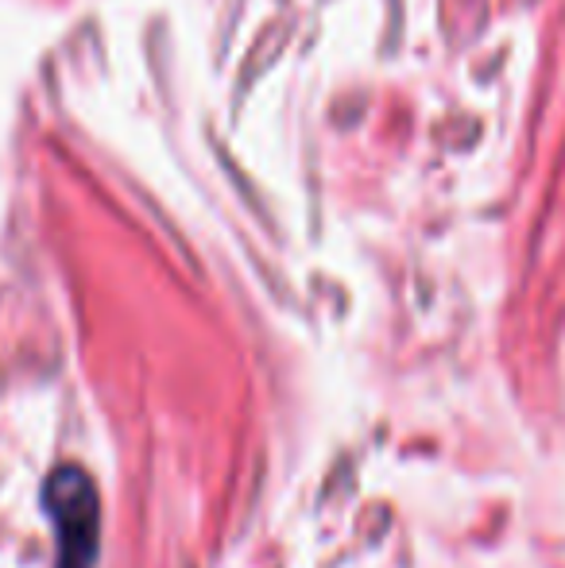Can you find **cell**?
Listing matches in <instances>:
<instances>
[{"label":"cell","mask_w":565,"mask_h":568,"mask_svg":"<svg viewBox=\"0 0 565 568\" xmlns=\"http://www.w3.org/2000/svg\"><path fill=\"white\" fill-rule=\"evenodd\" d=\"M54 526V568H93L101 546V507L82 468H59L43 487Z\"/></svg>","instance_id":"obj_1"}]
</instances>
